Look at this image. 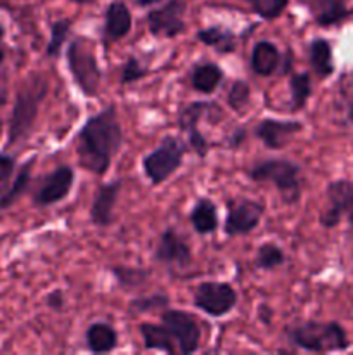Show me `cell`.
Here are the masks:
<instances>
[{"label": "cell", "instance_id": "obj_1", "mask_svg": "<svg viewBox=\"0 0 353 355\" xmlns=\"http://www.w3.org/2000/svg\"><path fill=\"white\" fill-rule=\"evenodd\" d=\"M123 144L118 111L114 106L92 114L76 135L78 165L93 175H104Z\"/></svg>", "mask_w": 353, "mask_h": 355}, {"label": "cell", "instance_id": "obj_2", "mask_svg": "<svg viewBox=\"0 0 353 355\" xmlns=\"http://www.w3.org/2000/svg\"><path fill=\"white\" fill-rule=\"evenodd\" d=\"M51 83L42 73H31L19 87L14 99L12 111L7 127V148L24 141L37 123L42 103L48 96Z\"/></svg>", "mask_w": 353, "mask_h": 355}, {"label": "cell", "instance_id": "obj_3", "mask_svg": "<svg viewBox=\"0 0 353 355\" xmlns=\"http://www.w3.org/2000/svg\"><path fill=\"white\" fill-rule=\"evenodd\" d=\"M289 343L310 354H329L348 350L352 342L338 321H300L286 326Z\"/></svg>", "mask_w": 353, "mask_h": 355}, {"label": "cell", "instance_id": "obj_4", "mask_svg": "<svg viewBox=\"0 0 353 355\" xmlns=\"http://www.w3.org/2000/svg\"><path fill=\"white\" fill-rule=\"evenodd\" d=\"M301 166L291 159L270 158L260 162L248 172L255 182H270L277 187L286 205H296L301 200Z\"/></svg>", "mask_w": 353, "mask_h": 355}, {"label": "cell", "instance_id": "obj_5", "mask_svg": "<svg viewBox=\"0 0 353 355\" xmlns=\"http://www.w3.org/2000/svg\"><path fill=\"white\" fill-rule=\"evenodd\" d=\"M189 149V144L179 135H165L158 148L142 158V170L152 186L166 182L182 166L183 156Z\"/></svg>", "mask_w": 353, "mask_h": 355}, {"label": "cell", "instance_id": "obj_6", "mask_svg": "<svg viewBox=\"0 0 353 355\" xmlns=\"http://www.w3.org/2000/svg\"><path fill=\"white\" fill-rule=\"evenodd\" d=\"M66 61H68L69 73H71L78 89L83 92V96H99L102 73H100L92 45L82 38H75L66 51Z\"/></svg>", "mask_w": 353, "mask_h": 355}, {"label": "cell", "instance_id": "obj_7", "mask_svg": "<svg viewBox=\"0 0 353 355\" xmlns=\"http://www.w3.org/2000/svg\"><path fill=\"white\" fill-rule=\"evenodd\" d=\"M237 291L227 281H203L194 290L192 304L210 318H224L237 305Z\"/></svg>", "mask_w": 353, "mask_h": 355}, {"label": "cell", "instance_id": "obj_8", "mask_svg": "<svg viewBox=\"0 0 353 355\" xmlns=\"http://www.w3.org/2000/svg\"><path fill=\"white\" fill-rule=\"evenodd\" d=\"M185 0H168L145 16L147 30L156 38H176L187 30Z\"/></svg>", "mask_w": 353, "mask_h": 355}, {"label": "cell", "instance_id": "obj_9", "mask_svg": "<svg viewBox=\"0 0 353 355\" xmlns=\"http://www.w3.org/2000/svg\"><path fill=\"white\" fill-rule=\"evenodd\" d=\"M265 214V203L258 200H230L227 203V215L224 222V232L228 238L246 236L255 231Z\"/></svg>", "mask_w": 353, "mask_h": 355}, {"label": "cell", "instance_id": "obj_10", "mask_svg": "<svg viewBox=\"0 0 353 355\" xmlns=\"http://www.w3.org/2000/svg\"><path fill=\"white\" fill-rule=\"evenodd\" d=\"M217 104L206 103V101H192V103L185 104L176 113V125L182 134H185L187 144H189L190 151L196 153L199 158H206L210 153V142L208 139L201 134L199 121L210 113Z\"/></svg>", "mask_w": 353, "mask_h": 355}, {"label": "cell", "instance_id": "obj_11", "mask_svg": "<svg viewBox=\"0 0 353 355\" xmlns=\"http://www.w3.org/2000/svg\"><path fill=\"white\" fill-rule=\"evenodd\" d=\"M325 194H327L329 207L320 215L322 227L334 229L336 225L341 224L343 218H346L353 231V180H332L329 182Z\"/></svg>", "mask_w": 353, "mask_h": 355}, {"label": "cell", "instance_id": "obj_12", "mask_svg": "<svg viewBox=\"0 0 353 355\" xmlns=\"http://www.w3.org/2000/svg\"><path fill=\"white\" fill-rule=\"evenodd\" d=\"M159 315H161L163 324L168 326L173 338L176 340L180 354L190 355L197 352L201 343V328L192 314L182 309L166 307Z\"/></svg>", "mask_w": 353, "mask_h": 355}, {"label": "cell", "instance_id": "obj_13", "mask_svg": "<svg viewBox=\"0 0 353 355\" xmlns=\"http://www.w3.org/2000/svg\"><path fill=\"white\" fill-rule=\"evenodd\" d=\"M75 184V170L69 165H61L52 170L38 184L33 193V203L37 207H52L68 198Z\"/></svg>", "mask_w": 353, "mask_h": 355}, {"label": "cell", "instance_id": "obj_14", "mask_svg": "<svg viewBox=\"0 0 353 355\" xmlns=\"http://www.w3.org/2000/svg\"><path fill=\"white\" fill-rule=\"evenodd\" d=\"M154 260L165 266L187 267L192 262V250L175 229L168 227L159 234L154 248Z\"/></svg>", "mask_w": 353, "mask_h": 355}, {"label": "cell", "instance_id": "obj_15", "mask_svg": "<svg viewBox=\"0 0 353 355\" xmlns=\"http://www.w3.org/2000/svg\"><path fill=\"white\" fill-rule=\"evenodd\" d=\"M303 130V123L296 120H277V118H265L255 127V135L263 142L266 149L286 148L287 142L296 134Z\"/></svg>", "mask_w": 353, "mask_h": 355}, {"label": "cell", "instance_id": "obj_16", "mask_svg": "<svg viewBox=\"0 0 353 355\" xmlns=\"http://www.w3.org/2000/svg\"><path fill=\"white\" fill-rule=\"evenodd\" d=\"M121 193V180L100 184L90 203V222L97 227H109L114 222V207Z\"/></svg>", "mask_w": 353, "mask_h": 355}, {"label": "cell", "instance_id": "obj_17", "mask_svg": "<svg viewBox=\"0 0 353 355\" xmlns=\"http://www.w3.org/2000/svg\"><path fill=\"white\" fill-rule=\"evenodd\" d=\"M315 24L322 28L339 26L353 14L346 0H305Z\"/></svg>", "mask_w": 353, "mask_h": 355}, {"label": "cell", "instance_id": "obj_18", "mask_svg": "<svg viewBox=\"0 0 353 355\" xmlns=\"http://www.w3.org/2000/svg\"><path fill=\"white\" fill-rule=\"evenodd\" d=\"M132 31V12L123 0H114L104 14L102 35L106 42H118Z\"/></svg>", "mask_w": 353, "mask_h": 355}, {"label": "cell", "instance_id": "obj_19", "mask_svg": "<svg viewBox=\"0 0 353 355\" xmlns=\"http://www.w3.org/2000/svg\"><path fill=\"white\" fill-rule=\"evenodd\" d=\"M138 333L142 336V342L147 350H159L166 354L179 352L176 340L173 338L172 331L166 324H156V322H142L138 326Z\"/></svg>", "mask_w": 353, "mask_h": 355}, {"label": "cell", "instance_id": "obj_20", "mask_svg": "<svg viewBox=\"0 0 353 355\" xmlns=\"http://www.w3.org/2000/svg\"><path fill=\"white\" fill-rule=\"evenodd\" d=\"M280 55L279 47L270 40H260L256 42L255 47L251 51V69L258 76H272L280 66Z\"/></svg>", "mask_w": 353, "mask_h": 355}, {"label": "cell", "instance_id": "obj_21", "mask_svg": "<svg viewBox=\"0 0 353 355\" xmlns=\"http://www.w3.org/2000/svg\"><path fill=\"white\" fill-rule=\"evenodd\" d=\"M224 80V69L211 61L197 62L190 69V87L199 94H213Z\"/></svg>", "mask_w": 353, "mask_h": 355}, {"label": "cell", "instance_id": "obj_22", "mask_svg": "<svg viewBox=\"0 0 353 355\" xmlns=\"http://www.w3.org/2000/svg\"><path fill=\"white\" fill-rule=\"evenodd\" d=\"M189 220L192 229L201 236L213 234L218 229L217 205L210 198H199L189 211Z\"/></svg>", "mask_w": 353, "mask_h": 355}, {"label": "cell", "instance_id": "obj_23", "mask_svg": "<svg viewBox=\"0 0 353 355\" xmlns=\"http://www.w3.org/2000/svg\"><path fill=\"white\" fill-rule=\"evenodd\" d=\"M87 347L92 354H109L118 347V333L107 322H93L85 331Z\"/></svg>", "mask_w": 353, "mask_h": 355}, {"label": "cell", "instance_id": "obj_24", "mask_svg": "<svg viewBox=\"0 0 353 355\" xmlns=\"http://www.w3.org/2000/svg\"><path fill=\"white\" fill-rule=\"evenodd\" d=\"M310 66L320 80L329 78L334 73V55H332L331 42L325 38H314L308 47Z\"/></svg>", "mask_w": 353, "mask_h": 355}, {"label": "cell", "instance_id": "obj_25", "mask_svg": "<svg viewBox=\"0 0 353 355\" xmlns=\"http://www.w3.org/2000/svg\"><path fill=\"white\" fill-rule=\"evenodd\" d=\"M197 40L206 47L215 49L218 54H232L237 49V37L234 31L224 26H208L197 31Z\"/></svg>", "mask_w": 353, "mask_h": 355}, {"label": "cell", "instance_id": "obj_26", "mask_svg": "<svg viewBox=\"0 0 353 355\" xmlns=\"http://www.w3.org/2000/svg\"><path fill=\"white\" fill-rule=\"evenodd\" d=\"M35 158L28 159L19 170H17V175L14 177V180L10 182L9 189L0 196V208H9L26 193V189L30 187L31 182V170H33Z\"/></svg>", "mask_w": 353, "mask_h": 355}, {"label": "cell", "instance_id": "obj_27", "mask_svg": "<svg viewBox=\"0 0 353 355\" xmlns=\"http://www.w3.org/2000/svg\"><path fill=\"white\" fill-rule=\"evenodd\" d=\"M109 272L116 279L118 286L125 291H135L142 288L151 277V270L142 269V267H128V266H114Z\"/></svg>", "mask_w": 353, "mask_h": 355}, {"label": "cell", "instance_id": "obj_28", "mask_svg": "<svg viewBox=\"0 0 353 355\" xmlns=\"http://www.w3.org/2000/svg\"><path fill=\"white\" fill-rule=\"evenodd\" d=\"M311 78L310 73H289V92H291V107L293 113L301 111L307 106L308 99L311 97Z\"/></svg>", "mask_w": 353, "mask_h": 355}, {"label": "cell", "instance_id": "obj_29", "mask_svg": "<svg viewBox=\"0 0 353 355\" xmlns=\"http://www.w3.org/2000/svg\"><path fill=\"white\" fill-rule=\"evenodd\" d=\"M286 253L277 243L266 241L258 248L255 257V266L260 270H273L286 263Z\"/></svg>", "mask_w": 353, "mask_h": 355}, {"label": "cell", "instance_id": "obj_30", "mask_svg": "<svg viewBox=\"0 0 353 355\" xmlns=\"http://www.w3.org/2000/svg\"><path fill=\"white\" fill-rule=\"evenodd\" d=\"M71 26L73 21L68 19V17H62V19L54 21L51 24V38H48L47 49H45L47 58H59V54L62 51V45L68 40Z\"/></svg>", "mask_w": 353, "mask_h": 355}, {"label": "cell", "instance_id": "obj_31", "mask_svg": "<svg viewBox=\"0 0 353 355\" xmlns=\"http://www.w3.org/2000/svg\"><path fill=\"white\" fill-rule=\"evenodd\" d=\"M170 305L168 295L154 293L147 297H137L128 304L130 314H149V312H161Z\"/></svg>", "mask_w": 353, "mask_h": 355}, {"label": "cell", "instance_id": "obj_32", "mask_svg": "<svg viewBox=\"0 0 353 355\" xmlns=\"http://www.w3.org/2000/svg\"><path fill=\"white\" fill-rule=\"evenodd\" d=\"M249 6V9L265 21H273L284 14L289 6V0H242Z\"/></svg>", "mask_w": 353, "mask_h": 355}, {"label": "cell", "instance_id": "obj_33", "mask_svg": "<svg viewBox=\"0 0 353 355\" xmlns=\"http://www.w3.org/2000/svg\"><path fill=\"white\" fill-rule=\"evenodd\" d=\"M251 101V89L244 80H234L227 92V104L235 113H242Z\"/></svg>", "mask_w": 353, "mask_h": 355}, {"label": "cell", "instance_id": "obj_34", "mask_svg": "<svg viewBox=\"0 0 353 355\" xmlns=\"http://www.w3.org/2000/svg\"><path fill=\"white\" fill-rule=\"evenodd\" d=\"M147 75H149V69L144 68L135 55H130V58L125 61V64L121 66L120 83L121 85H130V83L138 82V80H142Z\"/></svg>", "mask_w": 353, "mask_h": 355}, {"label": "cell", "instance_id": "obj_35", "mask_svg": "<svg viewBox=\"0 0 353 355\" xmlns=\"http://www.w3.org/2000/svg\"><path fill=\"white\" fill-rule=\"evenodd\" d=\"M14 170H16V158L7 153H0V196L9 189Z\"/></svg>", "mask_w": 353, "mask_h": 355}, {"label": "cell", "instance_id": "obj_36", "mask_svg": "<svg viewBox=\"0 0 353 355\" xmlns=\"http://www.w3.org/2000/svg\"><path fill=\"white\" fill-rule=\"evenodd\" d=\"M64 304H66V298H64V293H62V290H52L51 293L45 297V305H47L48 309H52V311H62L64 309Z\"/></svg>", "mask_w": 353, "mask_h": 355}, {"label": "cell", "instance_id": "obj_37", "mask_svg": "<svg viewBox=\"0 0 353 355\" xmlns=\"http://www.w3.org/2000/svg\"><path fill=\"white\" fill-rule=\"evenodd\" d=\"M6 61V28L0 24V83H2V66ZM6 103V96H3L2 89H0V106Z\"/></svg>", "mask_w": 353, "mask_h": 355}, {"label": "cell", "instance_id": "obj_38", "mask_svg": "<svg viewBox=\"0 0 353 355\" xmlns=\"http://www.w3.org/2000/svg\"><path fill=\"white\" fill-rule=\"evenodd\" d=\"M244 139H246V130L244 128H237V130L232 134L230 141H228V146H230V148H239V146L244 142Z\"/></svg>", "mask_w": 353, "mask_h": 355}, {"label": "cell", "instance_id": "obj_39", "mask_svg": "<svg viewBox=\"0 0 353 355\" xmlns=\"http://www.w3.org/2000/svg\"><path fill=\"white\" fill-rule=\"evenodd\" d=\"M260 312H262V314H258V318L262 319L265 324H270V314H272V311H270L266 305H262V307H260Z\"/></svg>", "mask_w": 353, "mask_h": 355}, {"label": "cell", "instance_id": "obj_40", "mask_svg": "<svg viewBox=\"0 0 353 355\" xmlns=\"http://www.w3.org/2000/svg\"><path fill=\"white\" fill-rule=\"evenodd\" d=\"M163 2V0H135L138 7H149V6H154V3Z\"/></svg>", "mask_w": 353, "mask_h": 355}, {"label": "cell", "instance_id": "obj_41", "mask_svg": "<svg viewBox=\"0 0 353 355\" xmlns=\"http://www.w3.org/2000/svg\"><path fill=\"white\" fill-rule=\"evenodd\" d=\"M69 2H73V3H78V6H89V3H93V2H97V0H69Z\"/></svg>", "mask_w": 353, "mask_h": 355}, {"label": "cell", "instance_id": "obj_42", "mask_svg": "<svg viewBox=\"0 0 353 355\" xmlns=\"http://www.w3.org/2000/svg\"><path fill=\"white\" fill-rule=\"evenodd\" d=\"M346 114H348V120L353 123V101L348 104V111H346Z\"/></svg>", "mask_w": 353, "mask_h": 355}]
</instances>
